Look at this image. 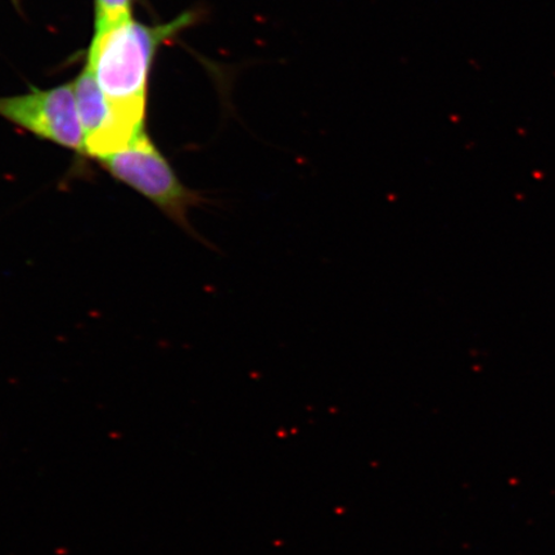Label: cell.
<instances>
[{
  "mask_svg": "<svg viewBox=\"0 0 555 555\" xmlns=\"http://www.w3.org/2000/svg\"><path fill=\"white\" fill-rule=\"evenodd\" d=\"M99 162L111 176L141 193L186 232L196 234L189 214L206 199L186 189L147 133L135 139L129 147L99 158Z\"/></svg>",
  "mask_w": 555,
  "mask_h": 555,
  "instance_id": "obj_2",
  "label": "cell"
},
{
  "mask_svg": "<svg viewBox=\"0 0 555 555\" xmlns=\"http://www.w3.org/2000/svg\"><path fill=\"white\" fill-rule=\"evenodd\" d=\"M133 18L131 0H95V33Z\"/></svg>",
  "mask_w": 555,
  "mask_h": 555,
  "instance_id": "obj_5",
  "label": "cell"
},
{
  "mask_svg": "<svg viewBox=\"0 0 555 555\" xmlns=\"http://www.w3.org/2000/svg\"><path fill=\"white\" fill-rule=\"evenodd\" d=\"M192 23V13L156 26L130 18L94 34L86 67L116 109L145 121L149 76L157 50Z\"/></svg>",
  "mask_w": 555,
  "mask_h": 555,
  "instance_id": "obj_1",
  "label": "cell"
},
{
  "mask_svg": "<svg viewBox=\"0 0 555 555\" xmlns=\"http://www.w3.org/2000/svg\"><path fill=\"white\" fill-rule=\"evenodd\" d=\"M73 85L85 130L86 155L102 158L115 154L145 133L143 121L120 113L109 103L88 67Z\"/></svg>",
  "mask_w": 555,
  "mask_h": 555,
  "instance_id": "obj_4",
  "label": "cell"
},
{
  "mask_svg": "<svg viewBox=\"0 0 555 555\" xmlns=\"http://www.w3.org/2000/svg\"><path fill=\"white\" fill-rule=\"evenodd\" d=\"M0 116L62 147L86 152L85 130L73 82L51 89H33L23 95L0 96Z\"/></svg>",
  "mask_w": 555,
  "mask_h": 555,
  "instance_id": "obj_3",
  "label": "cell"
}]
</instances>
